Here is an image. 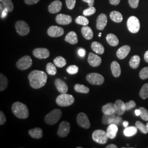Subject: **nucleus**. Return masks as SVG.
Returning a JSON list of instances; mask_svg holds the SVG:
<instances>
[{"instance_id": "f257e3e1", "label": "nucleus", "mask_w": 148, "mask_h": 148, "mask_svg": "<svg viewBox=\"0 0 148 148\" xmlns=\"http://www.w3.org/2000/svg\"><path fill=\"white\" fill-rule=\"evenodd\" d=\"M30 85L34 89H39L46 85L47 75L42 71L34 70L28 75Z\"/></svg>"}, {"instance_id": "f03ea898", "label": "nucleus", "mask_w": 148, "mask_h": 148, "mask_svg": "<svg viewBox=\"0 0 148 148\" xmlns=\"http://www.w3.org/2000/svg\"><path fill=\"white\" fill-rule=\"evenodd\" d=\"M12 111L16 117L21 119H27L29 115L27 106L19 101L15 102L12 106Z\"/></svg>"}, {"instance_id": "7ed1b4c3", "label": "nucleus", "mask_w": 148, "mask_h": 148, "mask_svg": "<svg viewBox=\"0 0 148 148\" xmlns=\"http://www.w3.org/2000/svg\"><path fill=\"white\" fill-rule=\"evenodd\" d=\"M62 115V112L60 109H54L49 112L45 117V121L50 125L57 123Z\"/></svg>"}, {"instance_id": "20e7f679", "label": "nucleus", "mask_w": 148, "mask_h": 148, "mask_svg": "<svg viewBox=\"0 0 148 148\" xmlns=\"http://www.w3.org/2000/svg\"><path fill=\"white\" fill-rule=\"evenodd\" d=\"M74 97L71 95L62 93L56 98V103L61 107H66L72 105L74 103Z\"/></svg>"}, {"instance_id": "39448f33", "label": "nucleus", "mask_w": 148, "mask_h": 148, "mask_svg": "<svg viewBox=\"0 0 148 148\" xmlns=\"http://www.w3.org/2000/svg\"><path fill=\"white\" fill-rule=\"evenodd\" d=\"M127 26L130 32L136 34L140 30V22L136 16H131L127 20Z\"/></svg>"}, {"instance_id": "423d86ee", "label": "nucleus", "mask_w": 148, "mask_h": 148, "mask_svg": "<svg viewBox=\"0 0 148 148\" xmlns=\"http://www.w3.org/2000/svg\"><path fill=\"white\" fill-rule=\"evenodd\" d=\"M108 137L106 132L101 130H97L92 133V139L96 143L105 144L108 142Z\"/></svg>"}, {"instance_id": "0eeeda50", "label": "nucleus", "mask_w": 148, "mask_h": 148, "mask_svg": "<svg viewBox=\"0 0 148 148\" xmlns=\"http://www.w3.org/2000/svg\"><path fill=\"white\" fill-rule=\"evenodd\" d=\"M32 64V59L29 56H25L19 59L16 63V68L21 70H25L30 68Z\"/></svg>"}, {"instance_id": "6e6552de", "label": "nucleus", "mask_w": 148, "mask_h": 148, "mask_svg": "<svg viewBox=\"0 0 148 148\" xmlns=\"http://www.w3.org/2000/svg\"><path fill=\"white\" fill-rule=\"evenodd\" d=\"M87 81L92 85H101L104 82V78L103 76L98 73H90L86 76Z\"/></svg>"}, {"instance_id": "1a4fd4ad", "label": "nucleus", "mask_w": 148, "mask_h": 148, "mask_svg": "<svg viewBox=\"0 0 148 148\" xmlns=\"http://www.w3.org/2000/svg\"><path fill=\"white\" fill-rule=\"evenodd\" d=\"M16 31L21 36H25L30 32V27L25 21H19L15 25Z\"/></svg>"}, {"instance_id": "9d476101", "label": "nucleus", "mask_w": 148, "mask_h": 148, "mask_svg": "<svg viewBox=\"0 0 148 148\" xmlns=\"http://www.w3.org/2000/svg\"><path fill=\"white\" fill-rule=\"evenodd\" d=\"M76 120L77 124L80 127L86 129H88L90 126L89 119L87 115L84 112H80L78 114L76 118Z\"/></svg>"}, {"instance_id": "9b49d317", "label": "nucleus", "mask_w": 148, "mask_h": 148, "mask_svg": "<svg viewBox=\"0 0 148 148\" xmlns=\"http://www.w3.org/2000/svg\"><path fill=\"white\" fill-rule=\"evenodd\" d=\"M70 131V125L68 122H62L59 126L57 132V134L59 137H66Z\"/></svg>"}, {"instance_id": "f8f14e48", "label": "nucleus", "mask_w": 148, "mask_h": 148, "mask_svg": "<svg viewBox=\"0 0 148 148\" xmlns=\"http://www.w3.org/2000/svg\"><path fill=\"white\" fill-rule=\"evenodd\" d=\"M34 56L38 59H46L49 57V50L45 48H37L33 51Z\"/></svg>"}, {"instance_id": "ddd939ff", "label": "nucleus", "mask_w": 148, "mask_h": 148, "mask_svg": "<svg viewBox=\"0 0 148 148\" xmlns=\"http://www.w3.org/2000/svg\"><path fill=\"white\" fill-rule=\"evenodd\" d=\"M64 33L63 29L57 26H51L48 28V35L52 37H58L62 36Z\"/></svg>"}, {"instance_id": "4468645a", "label": "nucleus", "mask_w": 148, "mask_h": 148, "mask_svg": "<svg viewBox=\"0 0 148 148\" xmlns=\"http://www.w3.org/2000/svg\"><path fill=\"white\" fill-rule=\"evenodd\" d=\"M88 62L92 67L99 66L101 63V58L99 56L93 53H89L88 57Z\"/></svg>"}, {"instance_id": "2eb2a0df", "label": "nucleus", "mask_w": 148, "mask_h": 148, "mask_svg": "<svg viewBox=\"0 0 148 148\" xmlns=\"http://www.w3.org/2000/svg\"><path fill=\"white\" fill-rule=\"evenodd\" d=\"M56 22L60 25H68L72 22V18L70 16L63 14H58L56 18Z\"/></svg>"}, {"instance_id": "dca6fc26", "label": "nucleus", "mask_w": 148, "mask_h": 148, "mask_svg": "<svg viewBox=\"0 0 148 148\" xmlns=\"http://www.w3.org/2000/svg\"><path fill=\"white\" fill-rule=\"evenodd\" d=\"M108 22L107 16L104 13H101L98 16L97 19L96 27L97 29L99 30H103L106 27Z\"/></svg>"}, {"instance_id": "f3484780", "label": "nucleus", "mask_w": 148, "mask_h": 148, "mask_svg": "<svg viewBox=\"0 0 148 148\" xmlns=\"http://www.w3.org/2000/svg\"><path fill=\"white\" fill-rule=\"evenodd\" d=\"M54 85L57 89L61 93H66L68 90V87L66 84L62 79H56L54 81Z\"/></svg>"}, {"instance_id": "a211bd4d", "label": "nucleus", "mask_w": 148, "mask_h": 148, "mask_svg": "<svg viewBox=\"0 0 148 148\" xmlns=\"http://www.w3.org/2000/svg\"><path fill=\"white\" fill-rule=\"evenodd\" d=\"M115 113L117 115L121 116L125 114L126 111L125 103L121 100H117L115 101Z\"/></svg>"}, {"instance_id": "6ab92c4d", "label": "nucleus", "mask_w": 148, "mask_h": 148, "mask_svg": "<svg viewBox=\"0 0 148 148\" xmlns=\"http://www.w3.org/2000/svg\"><path fill=\"white\" fill-rule=\"evenodd\" d=\"M62 7V3L60 1L56 0L52 2L48 7V11L51 13H57L60 11Z\"/></svg>"}, {"instance_id": "aec40b11", "label": "nucleus", "mask_w": 148, "mask_h": 148, "mask_svg": "<svg viewBox=\"0 0 148 148\" xmlns=\"http://www.w3.org/2000/svg\"><path fill=\"white\" fill-rule=\"evenodd\" d=\"M131 51V47L128 45H125L120 48L116 52L117 58L120 59L125 58Z\"/></svg>"}, {"instance_id": "412c9836", "label": "nucleus", "mask_w": 148, "mask_h": 148, "mask_svg": "<svg viewBox=\"0 0 148 148\" xmlns=\"http://www.w3.org/2000/svg\"><path fill=\"white\" fill-rule=\"evenodd\" d=\"M117 131H118L117 126L115 124H110L107 128L106 134L109 138L112 139L116 137Z\"/></svg>"}, {"instance_id": "4be33fe9", "label": "nucleus", "mask_w": 148, "mask_h": 148, "mask_svg": "<svg viewBox=\"0 0 148 148\" xmlns=\"http://www.w3.org/2000/svg\"><path fill=\"white\" fill-rule=\"evenodd\" d=\"M111 70L112 75L115 77H119L121 73L120 65L116 61H114L111 63Z\"/></svg>"}, {"instance_id": "5701e85b", "label": "nucleus", "mask_w": 148, "mask_h": 148, "mask_svg": "<svg viewBox=\"0 0 148 148\" xmlns=\"http://www.w3.org/2000/svg\"><path fill=\"white\" fill-rule=\"evenodd\" d=\"M65 41L71 45H75L78 42L77 34L74 32H69L65 37Z\"/></svg>"}, {"instance_id": "b1692460", "label": "nucleus", "mask_w": 148, "mask_h": 148, "mask_svg": "<svg viewBox=\"0 0 148 148\" xmlns=\"http://www.w3.org/2000/svg\"><path fill=\"white\" fill-rule=\"evenodd\" d=\"M81 32L86 40H90L93 37V32L92 29L88 26H84L81 29Z\"/></svg>"}, {"instance_id": "393cba45", "label": "nucleus", "mask_w": 148, "mask_h": 148, "mask_svg": "<svg viewBox=\"0 0 148 148\" xmlns=\"http://www.w3.org/2000/svg\"><path fill=\"white\" fill-rule=\"evenodd\" d=\"M102 112L104 114H112L115 113V104L112 103H109L103 106Z\"/></svg>"}, {"instance_id": "a878e982", "label": "nucleus", "mask_w": 148, "mask_h": 148, "mask_svg": "<svg viewBox=\"0 0 148 148\" xmlns=\"http://www.w3.org/2000/svg\"><path fill=\"white\" fill-rule=\"evenodd\" d=\"M29 134L33 138L40 139L42 137V130L40 128L36 127V128L30 130L29 131Z\"/></svg>"}, {"instance_id": "bb28decb", "label": "nucleus", "mask_w": 148, "mask_h": 148, "mask_svg": "<svg viewBox=\"0 0 148 148\" xmlns=\"http://www.w3.org/2000/svg\"><path fill=\"white\" fill-rule=\"evenodd\" d=\"M91 48L92 50L97 53L99 54H102L104 52V48L103 46L101 44V43L98 42H93L91 44Z\"/></svg>"}, {"instance_id": "cd10ccee", "label": "nucleus", "mask_w": 148, "mask_h": 148, "mask_svg": "<svg viewBox=\"0 0 148 148\" xmlns=\"http://www.w3.org/2000/svg\"><path fill=\"white\" fill-rule=\"evenodd\" d=\"M106 41L108 43L113 47L116 46L119 43V40L116 36L113 34H108L106 37Z\"/></svg>"}, {"instance_id": "c85d7f7f", "label": "nucleus", "mask_w": 148, "mask_h": 148, "mask_svg": "<svg viewBox=\"0 0 148 148\" xmlns=\"http://www.w3.org/2000/svg\"><path fill=\"white\" fill-rule=\"evenodd\" d=\"M116 116V114L114 113L112 114H104L102 117V123L104 125H110Z\"/></svg>"}, {"instance_id": "c756f323", "label": "nucleus", "mask_w": 148, "mask_h": 148, "mask_svg": "<svg viewBox=\"0 0 148 148\" xmlns=\"http://www.w3.org/2000/svg\"><path fill=\"white\" fill-rule=\"evenodd\" d=\"M140 57L138 55H135L131 57V58L130 60L129 64H130V66L132 69H136L139 67V65L140 64Z\"/></svg>"}, {"instance_id": "7c9ffc66", "label": "nucleus", "mask_w": 148, "mask_h": 148, "mask_svg": "<svg viewBox=\"0 0 148 148\" xmlns=\"http://www.w3.org/2000/svg\"><path fill=\"white\" fill-rule=\"evenodd\" d=\"M138 128L137 127L134 126H130V127H126V128L123 131L124 135L126 137H130L134 136L137 133Z\"/></svg>"}, {"instance_id": "2f4dec72", "label": "nucleus", "mask_w": 148, "mask_h": 148, "mask_svg": "<svg viewBox=\"0 0 148 148\" xmlns=\"http://www.w3.org/2000/svg\"><path fill=\"white\" fill-rule=\"evenodd\" d=\"M110 17L112 21L115 23H121L123 20V16L119 12L112 11L110 14Z\"/></svg>"}, {"instance_id": "473e14b6", "label": "nucleus", "mask_w": 148, "mask_h": 148, "mask_svg": "<svg viewBox=\"0 0 148 148\" xmlns=\"http://www.w3.org/2000/svg\"><path fill=\"white\" fill-rule=\"evenodd\" d=\"M74 90L77 93L84 94H87L90 92V89L88 87H87L85 85L81 84H76L75 85Z\"/></svg>"}, {"instance_id": "72a5a7b5", "label": "nucleus", "mask_w": 148, "mask_h": 148, "mask_svg": "<svg viewBox=\"0 0 148 148\" xmlns=\"http://www.w3.org/2000/svg\"><path fill=\"white\" fill-rule=\"evenodd\" d=\"M8 79L4 74H0V90L3 91L5 90L8 86Z\"/></svg>"}, {"instance_id": "f704fd0d", "label": "nucleus", "mask_w": 148, "mask_h": 148, "mask_svg": "<svg viewBox=\"0 0 148 148\" xmlns=\"http://www.w3.org/2000/svg\"><path fill=\"white\" fill-rule=\"evenodd\" d=\"M54 65L58 68H63L66 64V60L61 56H59L54 59Z\"/></svg>"}, {"instance_id": "c9c22d12", "label": "nucleus", "mask_w": 148, "mask_h": 148, "mask_svg": "<svg viewBox=\"0 0 148 148\" xmlns=\"http://www.w3.org/2000/svg\"><path fill=\"white\" fill-rule=\"evenodd\" d=\"M0 1L3 4L4 8L8 11V12H11L13 10L14 5L12 0H0Z\"/></svg>"}, {"instance_id": "e433bc0d", "label": "nucleus", "mask_w": 148, "mask_h": 148, "mask_svg": "<svg viewBox=\"0 0 148 148\" xmlns=\"http://www.w3.org/2000/svg\"><path fill=\"white\" fill-rule=\"evenodd\" d=\"M139 95L140 98L143 99H146L148 98V84H145L143 85L141 88Z\"/></svg>"}, {"instance_id": "4c0bfd02", "label": "nucleus", "mask_w": 148, "mask_h": 148, "mask_svg": "<svg viewBox=\"0 0 148 148\" xmlns=\"http://www.w3.org/2000/svg\"><path fill=\"white\" fill-rule=\"evenodd\" d=\"M46 71L48 74L50 75H55L57 74V69L56 65H54L52 63H48L46 65Z\"/></svg>"}, {"instance_id": "58836bf2", "label": "nucleus", "mask_w": 148, "mask_h": 148, "mask_svg": "<svg viewBox=\"0 0 148 148\" xmlns=\"http://www.w3.org/2000/svg\"><path fill=\"white\" fill-rule=\"evenodd\" d=\"M136 126L138 130H139L141 132L144 134H147L148 133V130L147 125L144 124L142 122L137 121L136 122Z\"/></svg>"}, {"instance_id": "ea45409f", "label": "nucleus", "mask_w": 148, "mask_h": 148, "mask_svg": "<svg viewBox=\"0 0 148 148\" xmlns=\"http://www.w3.org/2000/svg\"><path fill=\"white\" fill-rule=\"evenodd\" d=\"M75 22L77 24L83 26H86L89 24V21L84 16H79L77 17L75 19Z\"/></svg>"}, {"instance_id": "a19ab883", "label": "nucleus", "mask_w": 148, "mask_h": 148, "mask_svg": "<svg viewBox=\"0 0 148 148\" xmlns=\"http://www.w3.org/2000/svg\"><path fill=\"white\" fill-rule=\"evenodd\" d=\"M140 117L144 121H148V110L144 107H140Z\"/></svg>"}, {"instance_id": "79ce46f5", "label": "nucleus", "mask_w": 148, "mask_h": 148, "mask_svg": "<svg viewBox=\"0 0 148 148\" xmlns=\"http://www.w3.org/2000/svg\"><path fill=\"white\" fill-rule=\"evenodd\" d=\"M66 71L68 74H70V75L76 74L79 71V67L75 65H70L67 68Z\"/></svg>"}, {"instance_id": "37998d69", "label": "nucleus", "mask_w": 148, "mask_h": 148, "mask_svg": "<svg viewBox=\"0 0 148 148\" xmlns=\"http://www.w3.org/2000/svg\"><path fill=\"white\" fill-rule=\"evenodd\" d=\"M96 9L95 8L92 7H89L88 8L85 10L83 12V14L85 16H90L94 14L95 13Z\"/></svg>"}, {"instance_id": "c03bdc74", "label": "nucleus", "mask_w": 148, "mask_h": 148, "mask_svg": "<svg viewBox=\"0 0 148 148\" xmlns=\"http://www.w3.org/2000/svg\"><path fill=\"white\" fill-rule=\"evenodd\" d=\"M139 77L141 79H147L148 78V66L142 69L139 73Z\"/></svg>"}, {"instance_id": "a18cd8bd", "label": "nucleus", "mask_w": 148, "mask_h": 148, "mask_svg": "<svg viewBox=\"0 0 148 148\" xmlns=\"http://www.w3.org/2000/svg\"><path fill=\"white\" fill-rule=\"evenodd\" d=\"M125 106H126V111H128V110H131L133 108H135L136 106V103H135L134 101H131L127 102V103H126Z\"/></svg>"}, {"instance_id": "49530a36", "label": "nucleus", "mask_w": 148, "mask_h": 148, "mask_svg": "<svg viewBox=\"0 0 148 148\" xmlns=\"http://www.w3.org/2000/svg\"><path fill=\"white\" fill-rule=\"evenodd\" d=\"M66 5L69 10H73L76 4V0H66Z\"/></svg>"}, {"instance_id": "de8ad7c7", "label": "nucleus", "mask_w": 148, "mask_h": 148, "mask_svg": "<svg viewBox=\"0 0 148 148\" xmlns=\"http://www.w3.org/2000/svg\"><path fill=\"white\" fill-rule=\"evenodd\" d=\"M139 0H128L130 5L133 8H137Z\"/></svg>"}, {"instance_id": "09e8293b", "label": "nucleus", "mask_w": 148, "mask_h": 148, "mask_svg": "<svg viewBox=\"0 0 148 148\" xmlns=\"http://www.w3.org/2000/svg\"><path fill=\"white\" fill-rule=\"evenodd\" d=\"M7 120L6 117H5L4 113L2 111H0V125H3L5 123Z\"/></svg>"}, {"instance_id": "8fccbe9b", "label": "nucleus", "mask_w": 148, "mask_h": 148, "mask_svg": "<svg viewBox=\"0 0 148 148\" xmlns=\"http://www.w3.org/2000/svg\"><path fill=\"white\" fill-rule=\"evenodd\" d=\"M122 121V118L120 116L118 115L116 116L115 119H114V120L112 122L111 124H115L117 126H119L121 123Z\"/></svg>"}, {"instance_id": "3c124183", "label": "nucleus", "mask_w": 148, "mask_h": 148, "mask_svg": "<svg viewBox=\"0 0 148 148\" xmlns=\"http://www.w3.org/2000/svg\"><path fill=\"white\" fill-rule=\"evenodd\" d=\"M40 0H24V2L25 3L29 5H32L37 3V2H39Z\"/></svg>"}, {"instance_id": "603ef678", "label": "nucleus", "mask_w": 148, "mask_h": 148, "mask_svg": "<svg viewBox=\"0 0 148 148\" xmlns=\"http://www.w3.org/2000/svg\"><path fill=\"white\" fill-rule=\"evenodd\" d=\"M86 51L84 48H79L78 50V54L81 57H84L86 55Z\"/></svg>"}, {"instance_id": "864d4df0", "label": "nucleus", "mask_w": 148, "mask_h": 148, "mask_svg": "<svg viewBox=\"0 0 148 148\" xmlns=\"http://www.w3.org/2000/svg\"><path fill=\"white\" fill-rule=\"evenodd\" d=\"M8 13V11L7 9H4V10L1 13V18H5L6 16H7V13Z\"/></svg>"}, {"instance_id": "5fc2aeb1", "label": "nucleus", "mask_w": 148, "mask_h": 148, "mask_svg": "<svg viewBox=\"0 0 148 148\" xmlns=\"http://www.w3.org/2000/svg\"><path fill=\"white\" fill-rule=\"evenodd\" d=\"M84 2H87L89 7H92L95 3V0H82Z\"/></svg>"}, {"instance_id": "6e6d98bb", "label": "nucleus", "mask_w": 148, "mask_h": 148, "mask_svg": "<svg viewBox=\"0 0 148 148\" xmlns=\"http://www.w3.org/2000/svg\"><path fill=\"white\" fill-rule=\"evenodd\" d=\"M109 2L111 5H118L120 2V0H109Z\"/></svg>"}, {"instance_id": "4d7b16f0", "label": "nucleus", "mask_w": 148, "mask_h": 148, "mask_svg": "<svg viewBox=\"0 0 148 148\" xmlns=\"http://www.w3.org/2000/svg\"><path fill=\"white\" fill-rule=\"evenodd\" d=\"M144 60L148 63V51H146L145 53L144 54Z\"/></svg>"}, {"instance_id": "13d9d810", "label": "nucleus", "mask_w": 148, "mask_h": 148, "mask_svg": "<svg viewBox=\"0 0 148 148\" xmlns=\"http://www.w3.org/2000/svg\"><path fill=\"white\" fill-rule=\"evenodd\" d=\"M106 148H117V147L116 145L112 144H109L108 146H106Z\"/></svg>"}, {"instance_id": "bf43d9fd", "label": "nucleus", "mask_w": 148, "mask_h": 148, "mask_svg": "<svg viewBox=\"0 0 148 148\" xmlns=\"http://www.w3.org/2000/svg\"><path fill=\"white\" fill-rule=\"evenodd\" d=\"M123 125L125 127H127L128 125V121H124L123 122Z\"/></svg>"}, {"instance_id": "052dcab7", "label": "nucleus", "mask_w": 148, "mask_h": 148, "mask_svg": "<svg viewBox=\"0 0 148 148\" xmlns=\"http://www.w3.org/2000/svg\"><path fill=\"white\" fill-rule=\"evenodd\" d=\"M135 114L137 116H139L140 115V110H135Z\"/></svg>"}, {"instance_id": "680f3d73", "label": "nucleus", "mask_w": 148, "mask_h": 148, "mask_svg": "<svg viewBox=\"0 0 148 148\" xmlns=\"http://www.w3.org/2000/svg\"><path fill=\"white\" fill-rule=\"evenodd\" d=\"M101 33H99V37H101Z\"/></svg>"}, {"instance_id": "e2e57ef3", "label": "nucleus", "mask_w": 148, "mask_h": 148, "mask_svg": "<svg viewBox=\"0 0 148 148\" xmlns=\"http://www.w3.org/2000/svg\"><path fill=\"white\" fill-rule=\"evenodd\" d=\"M147 125V128H148V122L147 123V125Z\"/></svg>"}]
</instances>
